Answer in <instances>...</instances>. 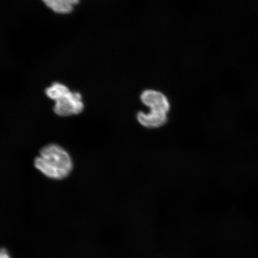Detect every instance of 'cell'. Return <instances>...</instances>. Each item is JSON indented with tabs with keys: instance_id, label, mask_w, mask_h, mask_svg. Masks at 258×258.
<instances>
[{
	"instance_id": "obj_1",
	"label": "cell",
	"mask_w": 258,
	"mask_h": 258,
	"mask_svg": "<svg viewBox=\"0 0 258 258\" xmlns=\"http://www.w3.org/2000/svg\"><path fill=\"white\" fill-rule=\"evenodd\" d=\"M35 167L50 178L63 179L73 169V161L70 154L56 144H49L42 148L40 156L34 161Z\"/></svg>"
},
{
	"instance_id": "obj_2",
	"label": "cell",
	"mask_w": 258,
	"mask_h": 258,
	"mask_svg": "<svg viewBox=\"0 0 258 258\" xmlns=\"http://www.w3.org/2000/svg\"><path fill=\"white\" fill-rule=\"evenodd\" d=\"M46 93L48 98L55 101L53 109L57 115H77L83 110L84 104L80 93L71 92L62 84H53L46 90Z\"/></svg>"
},
{
	"instance_id": "obj_3",
	"label": "cell",
	"mask_w": 258,
	"mask_h": 258,
	"mask_svg": "<svg viewBox=\"0 0 258 258\" xmlns=\"http://www.w3.org/2000/svg\"><path fill=\"white\" fill-rule=\"evenodd\" d=\"M142 102L150 108V111L166 113L169 112L170 105L163 93L154 90H145L141 95Z\"/></svg>"
},
{
	"instance_id": "obj_4",
	"label": "cell",
	"mask_w": 258,
	"mask_h": 258,
	"mask_svg": "<svg viewBox=\"0 0 258 258\" xmlns=\"http://www.w3.org/2000/svg\"><path fill=\"white\" fill-rule=\"evenodd\" d=\"M137 120L145 127L157 128L166 123L167 115L166 113L152 111L148 113L140 112L137 114Z\"/></svg>"
},
{
	"instance_id": "obj_5",
	"label": "cell",
	"mask_w": 258,
	"mask_h": 258,
	"mask_svg": "<svg viewBox=\"0 0 258 258\" xmlns=\"http://www.w3.org/2000/svg\"><path fill=\"white\" fill-rule=\"evenodd\" d=\"M47 7L56 14H68L73 11L79 0H42Z\"/></svg>"
},
{
	"instance_id": "obj_6",
	"label": "cell",
	"mask_w": 258,
	"mask_h": 258,
	"mask_svg": "<svg viewBox=\"0 0 258 258\" xmlns=\"http://www.w3.org/2000/svg\"><path fill=\"white\" fill-rule=\"evenodd\" d=\"M0 258H12L9 251L5 249H0Z\"/></svg>"
}]
</instances>
